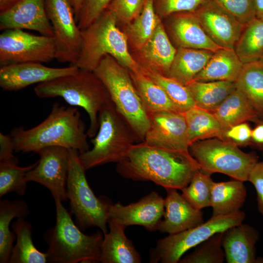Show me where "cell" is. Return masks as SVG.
I'll list each match as a JSON object with an SVG mask.
<instances>
[{"mask_svg":"<svg viewBox=\"0 0 263 263\" xmlns=\"http://www.w3.org/2000/svg\"><path fill=\"white\" fill-rule=\"evenodd\" d=\"M98 119V130L91 140L93 147L79 153L86 170L111 162H121L131 147L141 142L112 100L100 110Z\"/></svg>","mask_w":263,"mask_h":263,"instance_id":"6","label":"cell"},{"mask_svg":"<svg viewBox=\"0 0 263 263\" xmlns=\"http://www.w3.org/2000/svg\"><path fill=\"white\" fill-rule=\"evenodd\" d=\"M184 113L189 146L200 140L221 139L223 131L221 125L212 112L195 106Z\"/></svg>","mask_w":263,"mask_h":263,"instance_id":"33","label":"cell"},{"mask_svg":"<svg viewBox=\"0 0 263 263\" xmlns=\"http://www.w3.org/2000/svg\"><path fill=\"white\" fill-rule=\"evenodd\" d=\"M54 38L21 29L4 30L0 35V67L25 62L46 63L56 58Z\"/></svg>","mask_w":263,"mask_h":263,"instance_id":"11","label":"cell"},{"mask_svg":"<svg viewBox=\"0 0 263 263\" xmlns=\"http://www.w3.org/2000/svg\"><path fill=\"white\" fill-rule=\"evenodd\" d=\"M74 65L63 68L46 66L41 63L25 62L0 67V87L5 91H18L76 72Z\"/></svg>","mask_w":263,"mask_h":263,"instance_id":"17","label":"cell"},{"mask_svg":"<svg viewBox=\"0 0 263 263\" xmlns=\"http://www.w3.org/2000/svg\"><path fill=\"white\" fill-rule=\"evenodd\" d=\"M148 115L150 127L142 142L150 146L189 153L184 113L164 111Z\"/></svg>","mask_w":263,"mask_h":263,"instance_id":"14","label":"cell"},{"mask_svg":"<svg viewBox=\"0 0 263 263\" xmlns=\"http://www.w3.org/2000/svg\"><path fill=\"white\" fill-rule=\"evenodd\" d=\"M260 60L262 61L263 62V56L260 59Z\"/></svg>","mask_w":263,"mask_h":263,"instance_id":"51","label":"cell"},{"mask_svg":"<svg viewBox=\"0 0 263 263\" xmlns=\"http://www.w3.org/2000/svg\"><path fill=\"white\" fill-rule=\"evenodd\" d=\"M165 212V199L151 191L139 201L127 206L119 203L111 204L109 220L126 227L132 225L144 226L149 231L158 230Z\"/></svg>","mask_w":263,"mask_h":263,"instance_id":"16","label":"cell"},{"mask_svg":"<svg viewBox=\"0 0 263 263\" xmlns=\"http://www.w3.org/2000/svg\"><path fill=\"white\" fill-rule=\"evenodd\" d=\"M248 181L256 189L258 209L263 216V161L256 164L249 173Z\"/></svg>","mask_w":263,"mask_h":263,"instance_id":"45","label":"cell"},{"mask_svg":"<svg viewBox=\"0 0 263 263\" xmlns=\"http://www.w3.org/2000/svg\"><path fill=\"white\" fill-rule=\"evenodd\" d=\"M11 136L15 150L37 152L50 146L77 150L82 153L90 150L84 123L78 110L55 103L47 118L29 129H14Z\"/></svg>","mask_w":263,"mask_h":263,"instance_id":"2","label":"cell"},{"mask_svg":"<svg viewBox=\"0 0 263 263\" xmlns=\"http://www.w3.org/2000/svg\"><path fill=\"white\" fill-rule=\"evenodd\" d=\"M110 230L104 234L99 262L102 263H140L141 259L132 241L126 236L125 226L108 221Z\"/></svg>","mask_w":263,"mask_h":263,"instance_id":"23","label":"cell"},{"mask_svg":"<svg viewBox=\"0 0 263 263\" xmlns=\"http://www.w3.org/2000/svg\"><path fill=\"white\" fill-rule=\"evenodd\" d=\"M16 235V244L13 246L9 260V263H46V252L38 250L32 240V225L25 219H17L11 225Z\"/></svg>","mask_w":263,"mask_h":263,"instance_id":"29","label":"cell"},{"mask_svg":"<svg viewBox=\"0 0 263 263\" xmlns=\"http://www.w3.org/2000/svg\"><path fill=\"white\" fill-rule=\"evenodd\" d=\"M117 21L114 13L107 9L82 31L81 50L74 65L80 69L94 71L103 57L109 55L129 71H141V66L130 54L127 36L117 28Z\"/></svg>","mask_w":263,"mask_h":263,"instance_id":"5","label":"cell"},{"mask_svg":"<svg viewBox=\"0 0 263 263\" xmlns=\"http://www.w3.org/2000/svg\"><path fill=\"white\" fill-rule=\"evenodd\" d=\"M21 0H0V13L12 8Z\"/></svg>","mask_w":263,"mask_h":263,"instance_id":"48","label":"cell"},{"mask_svg":"<svg viewBox=\"0 0 263 263\" xmlns=\"http://www.w3.org/2000/svg\"><path fill=\"white\" fill-rule=\"evenodd\" d=\"M252 130L246 122L234 125L223 132L221 139L237 146H245L251 141Z\"/></svg>","mask_w":263,"mask_h":263,"instance_id":"44","label":"cell"},{"mask_svg":"<svg viewBox=\"0 0 263 263\" xmlns=\"http://www.w3.org/2000/svg\"><path fill=\"white\" fill-rule=\"evenodd\" d=\"M30 213L27 203L21 199L0 200V263H9L16 235L10 229L14 218L25 219Z\"/></svg>","mask_w":263,"mask_h":263,"instance_id":"28","label":"cell"},{"mask_svg":"<svg viewBox=\"0 0 263 263\" xmlns=\"http://www.w3.org/2000/svg\"><path fill=\"white\" fill-rule=\"evenodd\" d=\"M189 151L203 171L210 175L223 173L243 182L248 181L258 162L255 152H244L238 146L218 138L195 142L189 146Z\"/></svg>","mask_w":263,"mask_h":263,"instance_id":"9","label":"cell"},{"mask_svg":"<svg viewBox=\"0 0 263 263\" xmlns=\"http://www.w3.org/2000/svg\"><path fill=\"white\" fill-rule=\"evenodd\" d=\"M145 0H113L108 9L115 15L117 21L131 22L140 12Z\"/></svg>","mask_w":263,"mask_h":263,"instance_id":"43","label":"cell"},{"mask_svg":"<svg viewBox=\"0 0 263 263\" xmlns=\"http://www.w3.org/2000/svg\"><path fill=\"white\" fill-rule=\"evenodd\" d=\"M200 169L190 153L150 146L143 142L134 144L116 166L117 171L125 178L151 181L165 189L180 190Z\"/></svg>","mask_w":263,"mask_h":263,"instance_id":"1","label":"cell"},{"mask_svg":"<svg viewBox=\"0 0 263 263\" xmlns=\"http://www.w3.org/2000/svg\"><path fill=\"white\" fill-rule=\"evenodd\" d=\"M223 232L214 234L199 245L191 253L181 258L180 263H223L225 254L222 246Z\"/></svg>","mask_w":263,"mask_h":263,"instance_id":"39","label":"cell"},{"mask_svg":"<svg viewBox=\"0 0 263 263\" xmlns=\"http://www.w3.org/2000/svg\"><path fill=\"white\" fill-rule=\"evenodd\" d=\"M260 233L254 226L241 223L223 232L222 246L227 263H263L257 257L256 244Z\"/></svg>","mask_w":263,"mask_h":263,"instance_id":"20","label":"cell"},{"mask_svg":"<svg viewBox=\"0 0 263 263\" xmlns=\"http://www.w3.org/2000/svg\"><path fill=\"white\" fill-rule=\"evenodd\" d=\"M194 13L207 35L217 45L234 50L244 25L213 0H207Z\"/></svg>","mask_w":263,"mask_h":263,"instance_id":"15","label":"cell"},{"mask_svg":"<svg viewBox=\"0 0 263 263\" xmlns=\"http://www.w3.org/2000/svg\"><path fill=\"white\" fill-rule=\"evenodd\" d=\"M15 146L12 137L0 132V161L16 160L14 155Z\"/></svg>","mask_w":263,"mask_h":263,"instance_id":"46","label":"cell"},{"mask_svg":"<svg viewBox=\"0 0 263 263\" xmlns=\"http://www.w3.org/2000/svg\"><path fill=\"white\" fill-rule=\"evenodd\" d=\"M93 72L105 86L118 111L143 141L150 127V119L129 71L107 55Z\"/></svg>","mask_w":263,"mask_h":263,"instance_id":"7","label":"cell"},{"mask_svg":"<svg viewBox=\"0 0 263 263\" xmlns=\"http://www.w3.org/2000/svg\"><path fill=\"white\" fill-rule=\"evenodd\" d=\"M129 72L148 114L164 111L179 112L164 90L141 70Z\"/></svg>","mask_w":263,"mask_h":263,"instance_id":"30","label":"cell"},{"mask_svg":"<svg viewBox=\"0 0 263 263\" xmlns=\"http://www.w3.org/2000/svg\"><path fill=\"white\" fill-rule=\"evenodd\" d=\"M213 53L207 50L179 47L167 76L186 86L203 69Z\"/></svg>","mask_w":263,"mask_h":263,"instance_id":"25","label":"cell"},{"mask_svg":"<svg viewBox=\"0 0 263 263\" xmlns=\"http://www.w3.org/2000/svg\"><path fill=\"white\" fill-rule=\"evenodd\" d=\"M55 225L44 234L48 248V262L53 263H96L99 262L104 234L83 233L72 218L62 201L55 200Z\"/></svg>","mask_w":263,"mask_h":263,"instance_id":"4","label":"cell"},{"mask_svg":"<svg viewBox=\"0 0 263 263\" xmlns=\"http://www.w3.org/2000/svg\"><path fill=\"white\" fill-rule=\"evenodd\" d=\"M164 219L158 230L174 234L193 228L204 222L203 212L192 207L176 189L167 188Z\"/></svg>","mask_w":263,"mask_h":263,"instance_id":"19","label":"cell"},{"mask_svg":"<svg viewBox=\"0 0 263 263\" xmlns=\"http://www.w3.org/2000/svg\"><path fill=\"white\" fill-rule=\"evenodd\" d=\"M234 51L244 64L260 60L263 56V20L256 17L245 25Z\"/></svg>","mask_w":263,"mask_h":263,"instance_id":"34","label":"cell"},{"mask_svg":"<svg viewBox=\"0 0 263 263\" xmlns=\"http://www.w3.org/2000/svg\"></svg>","mask_w":263,"mask_h":263,"instance_id":"52","label":"cell"},{"mask_svg":"<svg viewBox=\"0 0 263 263\" xmlns=\"http://www.w3.org/2000/svg\"><path fill=\"white\" fill-rule=\"evenodd\" d=\"M195 106L214 112L235 89V82L216 81L202 82L193 80L188 84Z\"/></svg>","mask_w":263,"mask_h":263,"instance_id":"32","label":"cell"},{"mask_svg":"<svg viewBox=\"0 0 263 263\" xmlns=\"http://www.w3.org/2000/svg\"><path fill=\"white\" fill-rule=\"evenodd\" d=\"M244 182L235 179L214 182L210 206L212 208V216L228 215L241 210L246 196Z\"/></svg>","mask_w":263,"mask_h":263,"instance_id":"27","label":"cell"},{"mask_svg":"<svg viewBox=\"0 0 263 263\" xmlns=\"http://www.w3.org/2000/svg\"><path fill=\"white\" fill-rule=\"evenodd\" d=\"M37 163L22 167L18 166V160L0 161V198L11 192L24 195L28 183L26 175Z\"/></svg>","mask_w":263,"mask_h":263,"instance_id":"36","label":"cell"},{"mask_svg":"<svg viewBox=\"0 0 263 263\" xmlns=\"http://www.w3.org/2000/svg\"><path fill=\"white\" fill-rule=\"evenodd\" d=\"M113 0H84L77 25L84 30L95 21L108 8Z\"/></svg>","mask_w":263,"mask_h":263,"instance_id":"41","label":"cell"},{"mask_svg":"<svg viewBox=\"0 0 263 263\" xmlns=\"http://www.w3.org/2000/svg\"><path fill=\"white\" fill-rule=\"evenodd\" d=\"M37 153L39 159L37 165L27 173L26 181L36 182L47 188L54 200L67 201L69 149L50 146L39 150Z\"/></svg>","mask_w":263,"mask_h":263,"instance_id":"13","label":"cell"},{"mask_svg":"<svg viewBox=\"0 0 263 263\" xmlns=\"http://www.w3.org/2000/svg\"><path fill=\"white\" fill-rule=\"evenodd\" d=\"M34 92L40 98L60 97L71 106L84 109L90 118L87 134L91 138L98 130L99 111L111 101L105 86L94 73L80 69L73 74L38 84Z\"/></svg>","mask_w":263,"mask_h":263,"instance_id":"3","label":"cell"},{"mask_svg":"<svg viewBox=\"0 0 263 263\" xmlns=\"http://www.w3.org/2000/svg\"><path fill=\"white\" fill-rule=\"evenodd\" d=\"M256 17L263 20V0H253Z\"/></svg>","mask_w":263,"mask_h":263,"instance_id":"50","label":"cell"},{"mask_svg":"<svg viewBox=\"0 0 263 263\" xmlns=\"http://www.w3.org/2000/svg\"><path fill=\"white\" fill-rule=\"evenodd\" d=\"M251 141L257 145L263 147V122H260L252 130Z\"/></svg>","mask_w":263,"mask_h":263,"instance_id":"47","label":"cell"},{"mask_svg":"<svg viewBox=\"0 0 263 263\" xmlns=\"http://www.w3.org/2000/svg\"><path fill=\"white\" fill-rule=\"evenodd\" d=\"M213 183L211 175L200 169L194 173L188 185L181 189V195L192 207L202 210L210 206Z\"/></svg>","mask_w":263,"mask_h":263,"instance_id":"38","label":"cell"},{"mask_svg":"<svg viewBox=\"0 0 263 263\" xmlns=\"http://www.w3.org/2000/svg\"><path fill=\"white\" fill-rule=\"evenodd\" d=\"M235 84L260 116H263V62L244 63Z\"/></svg>","mask_w":263,"mask_h":263,"instance_id":"31","label":"cell"},{"mask_svg":"<svg viewBox=\"0 0 263 263\" xmlns=\"http://www.w3.org/2000/svg\"><path fill=\"white\" fill-rule=\"evenodd\" d=\"M243 64L234 50L221 48L214 52L205 67L193 80L235 82Z\"/></svg>","mask_w":263,"mask_h":263,"instance_id":"24","label":"cell"},{"mask_svg":"<svg viewBox=\"0 0 263 263\" xmlns=\"http://www.w3.org/2000/svg\"><path fill=\"white\" fill-rule=\"evenodd\" d=\"M45 5L56 43V59L74 65L80 54L82 36L74 9L68 0H45Z\"/></svg>","mask_w":263,"mask_h":263,"instance_id":"12","label":"cell"},{"mask_svg":"<svg viewBox=\"0 0 263 263\" xmlns=\"http://www.w3.org/2000/svg\"><path fill=\"white\" fill-rule=\"evenodd\" d=\"M207 0H153L156 13L161 17H168L172 14L194 12Z\"/></svg>","mask_w":263,"mask_h":263,"instance_id":"42","label":"cell"},{"mask_svg":"<svg viewBox=\"0 0 263 263\" xmlns=\"http://www.w3.org/2000/svg\"><path fill=\"white\" fill-rule=\"evenodd\" d=\"M212 113L220 124L223 132L247 121H257L260 116L245 96L236 88Z\"/></svg>","mask_w":263,"mask_h":263,"instance_id":"26","label":"cell"},{"mask_svg":"<svg viewBox=\"0 0 263 263\" xmlns=\"http://www.w3.org/2000/svg\"><path fill=\"white\" fill-rule=\"evenodd\" d=\"M160 20L153 0H145L140 12L128 23L126 30L127 38L135 49L139 50L144 46Z\"/></svg>","mask_w":263,"mask_h":263,"instance_id":"35","label":"cell"},{"mask_svg":"<svg viewBox=\"0 0 263 263\" xmlns=\"http://www.w3.org/2000/svg\"><path fill=\"white\" fill-rule=\"evenodd\" d=\"M245 213L241 210L228 215L212 216L207 222L193 228L159 240L151 250V263H177L189 249L211 236L243 223Z\"/></svg>","mask_w":263,"mask_h":263,"instance_id":"10","label":"cell"},{"mask_svg":"<svg viewBox=\"0 0 263 263\" xmlns=\"http://www.w3.org/2000/svg\"><path fill=\"white\" fill-rule=\"evenodd\" d=\"M139 51L144 60L142 68L167 76L177 50L170 42L160 20Z\"/></svg>","mask_w":263,"mask_h":263,"instance_id":"22","label":"cell"},{"mask_svg":"<svg viewBox=\"0 0 263 263\" xmlns=\"http://www.w3.org/2000/svg\"><path fill=\"white\" fill-rule=\"evenodd\" d=\"M69 167L67 194L71 213L81 230L92 227L99 228L103 234L107 231L111 203L97 198L91 189L85 175V169L77 150L69 149Z\"/></svg>","mask_w":263,"mask_h":263,"instance_id":"8","label":"cell"},{"mask_svg":"<svg viewBox=\"0 0 263 263\" xmlns=\"http://www.w3.org/2000/svg\"><path fill=\"white\" fill-rule=\"evenodd\" d=\"M71 3L75 15V18L77 22L78 18L84 0H68Z\"/></svg>","mask_w":263,"mask_h":263,"instance_id":"49","label":"cell"},{"mask_svg":"<svg viewBox=\"0 0 263 263\" xmlns=\"http://www.w3.org/2000/svg\"><path fill=\"white\" fill-rule=\"evenodd\" d=\"M168 17L169 18V29L179 47L213 52L222 48L207 35L194 12L176 13Z\"/></svg>","mask_w":263,"mask_h":263,"instance_id":"21","label":"cell"},{"mask_svg":"<svg viewBox=\"0 0 263 263\" xmlns=\"http://www.w3.org/2000/svg\"><path fill=\"white\" fill-rule=\"evenodd\" d=\"M0 29H27L53 37L45 0H21L12 8L0 13Z\"/></svg>","mask_w":263,"mask_h":263,"instance_id":"18","label":"cell"},{"mask_svg":"<svg viewBox=\"0 0 263 263\" xmlns=\"http://www.w3.org/2000/svg\"><path fill=\"white\" fill-rule=\"evenodd\" d=\"M213 0L244 25L256 18L253 0Z\"/></svg>","mask_w":263,"mask_h":263,"instance_id":"40","label":"cell"},{"mask_svg":"<svg viewBox=\"0 0 263 263\" xmlns=\"http://www.w3.org/2000/svg\"><path fill=\"white\" fill-rule=\"evenodd\" d=\"M141 71L164 90L180 112L185 113L195 107L191 94L187 86L149 69L142 68Z\"/></svg>","mask_w":263,"mask_h":263,"instance_id":"37","label":"cell"}]
</instances>
